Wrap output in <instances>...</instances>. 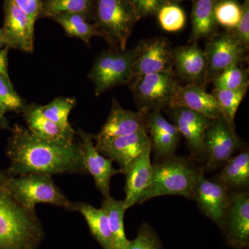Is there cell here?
I'll return each instance as SVG.
<instances>
[{"label": "cell", "instance_id": "cell-8", "mask_svg": "<svg viewBox=\"0 0 249 249\" xmlns=\"http://www.w3.org/2000/svg\"><path fill=\"white\" fill-rule=\"evenodd\" d=\"M204 52L207 62L206 85L229 67L248 60L249 50L241 43L233 30L218 33L208 40Z\"/></svg>", "mask_w": 249, "mask_h": 249}, {"label": "cell", "instance_id": "cell-33", "mask_svg": "<svg viewBox=\"0 0 249 249\" xmlns=\"http://www.w3.org/2000/svg\"><path fill=\"white\" fill-rule=\"evenodd\" d=\"M242 5L235 0H219L214 8V16L218 25L225 30H235L240 22Z\"/></svg>", "mask_w": 249, "mask_h": 249}, {"label": "cell", "instance_id": "cell-22", "mask_svg": "<svg viewBox=\"0 0 249 249\" xmlns=\"http://www.w3.org/2000/svg\"><path fill=\"white\" fill-rule=\"evenodd\" d=\"M23 117L28 129L33 134L46 140L71 142H75L76 131L67 129L42 115L39 105L27 106L23 111Z\"/></svg>", "mask_w": 249, "mask_h": 249}, {"label": "cell", "instance_id": "cell-3", "mask_svg": "<svg viewBox=\"0 0 249 249\" xmlns=\"http://www.w3.org/2000/svg\"><path fill=\"white\" fill-rule=\"evenodd\" d=\"M204 170L191 159L173 155L152 164L151 183L142 203L152 198L178 196L194 199L196 183L204 176Z\"/></svg>", "mask_w": 249, "mask_h": 249}, {"label": "cell", "instance_id": "cell-40", "mask_svg": "<svg viewBox=\"0 0 249 249\" xmlns=\"http://www.w3.org/2000/svg\"><path fill=\"white\" fill-rule=\"evenodd\" d=\"M6 111V108L0 103V128H9V121L5 117Z\"/></svg>", "mask_w": 249, "mask_h": 249}, {"label": "cell", "instance_id": "cell-27", "mask_svg": "<svg viewBox=\"0 0 249 249\" xmlns=\"http://www.w3.org/2000/svg\"><path fill=\"white\" fill-rule=\"evenodd\" d=\"M95 0H44L40 18L61 14H80L93 22Z\"/></svg>", "mask_w": 249, "mask_h": 249}, {"label": "cell", "instance_id": "cell-12", "mask_svg": "<svg viewBox=\"0 0 249 249\" xmlns=\"http://www.w3.org/2000/svg\"><path fill=\"white\" fill-rule=\"evenodd\" d=\"M137 47V56L134 64L132 79L150 73L173 70V48L167 37L142 40Z\"/></svg>", "mask_w": 249, "mask_h": 249}, {"label": "cell", "instance_id": "cell-24", "mask_svg": "<svg viewBox=\"0 0 249 249\" xmlns=\"http://www.w3.org/2000/svg\"><path fill=\"white\" fill-rule=\"evenodd\" d=\"M72 211L80 213L85 218L90 233L103 249H114V241L106 211L87 202H73Z\"/></svg>", "mask_w": 249, "mask_h": 249}, {"label": "cell", "instance_id": "cell-38", "mask_svg": "<svg viewBox=\"0 0 249 249\" xmlns=\"http://www.w3.org/2000/svg\"><path fill=\"white\" fill-rule=\"evenodd\" d=\"M15 3L34 21L40 17L44 0H14Z\"/></svg>", "mask_w": 249, "mask_h": 249}, {"label": "cell", "instance_id": "cell-6", "mask_svg": "<svg viewBox=\"0 0 249 249\" xmlns=\"http://www.w3.org/2000/svg\"><path fill=\"white\" fill-rule=\"evenodd\" d=\"M137 56V46L128 50L109 48L98 54L88 76L94 85L95 96H101L119 85L129 84Z\"/></svg>", "mask_w": 249, "mask_h": 249}, {"label": "cell", "instance_id": "cell-21", "mask_svg": "<svg viewBox=\"0 0 249 249\" xmlns=\"http://www.w3.org/2000/svg\"><path fill=\"white\" fill-rule=\"evenodd\" d=\"M145 114L142 111L124 109L116 98H113L111 111L107 121L99 133L95 136L98 138H111L128 135L146 129Z\"/></svg>", "mask_w": 249, "mask_h": 249}, {"label": "cell", "instance_id": "cell-30", "mask_svg": "<svg viewBox=\"0 0 249 249\" xmlns=\"http://www.w3.org/2000/svg\"><path fill=\"white\" fill-rule=\"evenodd\" d=\"M75 98L58 97L45 106H39L42 115L53 121L60 127L67 129H73L69 122V116L72 109L76 107Z\"/></svg>", "mask_w": 249, "mask_h": 249}, {"label": "cell", "instance_id": "cell-9", "mask_svg": "<svg viewBox=\"0 0 249 249\" xmlns=\"http://www.w3.org/2000/svg\"><path fill=\"white\" fill-rule=\"evenodd\" d=\"M242 146V141L236 134L235 129L222 117L212 120L204 134V147L207 161L203 169H217Z\"/></svg>", "mask_w": 249, "mask_h": 249}, {"label": "cell", "instance_id": "cell-36", "mask_svg": "<svg viewBox=\"0 0 249 249\" xmlns=\"http://www.w3.org/2000/svg\"><path fill=\"white\" fill-rule=\"evenodd\" d=\"M135 8L140 19L142 18L156 16L159 10L168 0H129Z\"/></svg>", "mask_w": 249, "mask_h": 249}, {"label": "cell", "instance_id": "cell-35", "mask_svg": "<svg viewBox=\"0 0 249 249\" xmlns=\"http://www.w3.org/2000/svg\"><path fill=\"white\" fill-rule=\"evenodd\" d=\"M124 249H162V245L155 229L143 223L139 228L137 237L129 240Z\"/></svg>", "mask_w": 249, "mask_h": 249}, {"label": "cell", "instance_id": "cell-28", "mask_svg": "<svg viewBox=\"0 0 249 249\" xmlns=\"http://www.w3.org/2000/svg\"><path fill=\"white\" fill-rule=\"evenodd\" d=\"M101 208L107 214L114 249H124L129 240L124 231V217L126 210L124 200H117L111 196L104 197Z\"/></svg>", "mask_w": 249, "mask_h": 249}, {"label": "cell", "instance_id": "cell-34", "mask_svg": "<svg viewBox=\"0 0 249 249\" xmlns=\"http://www.w3.org/2000/svg\"><path fill=\"white\" fill-rule=\"evenodd\" d=\"M0 103L7 111L16 113L23 112L27 106L15 90L8 73H0Z\"/></svg>", "mask_w": 249, "mask_h": 249}, {"label": "cell", "instance_id": "cell-11", "mask_svg": "<svg viewBox=\"0 0 249 249\" xmlns=\"http://www.w3.org/2000/svg\"><path fill=\"white\" fill-rule=\"evenodd\" d=\"M222 231L227 242L236 249H249V193L247 191L231 193Z\"/></svg>", "mask_w": 249, "mask_h": 249}, {"label": "cell", "instance_id": "cell-2", "mask_svg": "<svg viewBox=\"0 0 249 249\" xmlns=\"http://www.w3.org/2000/svg\"><path fill=\"white\" fill-rule=\"evenodd\" d=\"M8 174L0 170V249H38L45 238L36 212L29 211L6 186Z\"/></svg>", "mask_w": 249, "mask_h": 249}, {"label": "cell", "instance_id": "cell-37", "mask_svg": "<svg viewBox=\"0 0 249 249\" xmlns=\"http://www.w3.org/2000/svg\"><path fill=\"white\" fill-rule=\"evenodd\" d=\"M242 15L240 22L236 28V36L247 50L249 49V0H244L242 5Z\"/></svg>", "mask_w": 249, "mask_h": 249}, {"label": "cell", "instance_id": "cell-20", "mask_svg": "<svg viewBox=\"0 0 249 249\" xmlns=\"http://www.w3.org/2000/svg\"><path fill=\"white\" fill-rule=\"evenodd\" d=\"M182 107L196 111L211 120L222 117L215 99L205 85L178 83L168 108Z\"/></svg>", "mask_w": 249, "mask_h": 249}, {"label": "cell", "instance_id": "cell-31", "mask_svg": "<svg viewBox=\"0 0 249 249\" xmlns=\"http://www.w3.org/2000/svg\"><path fill=\"white\" fill-rule=\"evenodd\" d=\"M211 83L214 89H240L249 88V69H243L240 65H232L224 70Z\"/></svg>", "mask_w": 249, "mask_h": 249}, {"label": "cell", "instance_id": "cell-25", "mask_svg": "<svg viewBox=\"0 0 249 249\" xmlns=\"http://www.w3.org/2000/svg\"><path fill=\"white\" fill-rule=\"evenodd\" d=\"M216 180L229 190H240L249 185V151L248 149L232 156L224 163Z\"/></svg>", "mask_w": 249, "mask_h": 249}, {"label": "cell", "instance_id": "cell-13", "mask_svg": "<svg viewBox=\"0 0 249 249\" xmlns=\"http://www.w3.org/2000/svg\"><path fill=\"white\" fill-rule=\"evenodd\" d=\"M4 31L6 47L27 53L34 49L35 23L14 0H4Z\"/></svg>", "mask_w": 249, "mask_h": 249}, {"label": "cell", "instance_id": "cell-7", "mask_svg": "<svg viewBox=\"0 0 249 249\" xmlns=\"http://www.w3.org/2000/svg\"><path fill=\"white\" fill-rule=\"evenodd\" d=\"M178 83L172 70L133 78L128 85L139 110L147 113L168 108Z\"/></svg>", "mask_w": 249, "mask_h": 249}, {"label": "cell", "instance_id": "cell-1", "mask_svg": "<svg viewBox=\"0 0 249 249\" xmlns=\"http://www.w3.org/2000/svg\"><path fill=\"white\" fill-rule=\"evenodd\" d=\"M6 154L10 177L29 173L87 175L81 142H62L40 138L21 124L11 129Z\"/></svg>", "mask_w": 249, "mask_h": 249}, {"label": "cell", "instance_id": "cell-43", "mask_svg": "<svg viewBox=\"0 0 249 249\" xmlns=\"http://www.w3.org/2000/svg\"><path fill=\"white\" fill-rule=\"evenodd\" d=\"M168 1H169V0H168Z\"/></svg>", "mask_w": 249, "mask_h": 249}, {"label": "cell", "instance_id": "cell-18", "mask_svg": "<svg viewBox=\"0 0 249 249\" xmlns=\"http://www.w3.org/2000/svg\"><path fill=\"white\" fill-rule=\"evenodd\" d=\"M151 152L150 145L123 171L125 175V197L124 202L126 211L134 205L141 204L142 197L150 188L152 174Z\"/></svg>", "mask_w": 249, "mask_h": 249}, {"label": "cell", "instance_id": "cell-15", "mask_svg": "<svg viewBox=\"0 0 249 249\" xmlns=\"http://www.w3.org/2000/svg\"><path fill=\"white\" fill-rule=\"evenodd\" d=\"M230 190L217 180L201 177L195 189L194 199L206 217L222 229L229 201Z\"/></svg>", "mask_w": 249, "mask_h": 249}, {"label": "cell", "instance_id": "cell-19", "mask_svg": "<svg viewBox=\"0 0 249 249\" xmlns=\"http://www.w3.org/2000/svg\"><path fill=\"white\" fill-rule=\"evenodd\" d=\"M145 128L159 160L175 155L181 136L175 124L165 119L161 110L145 114Z\"/></svg>", "mask_w": 249, "mask_h": 249}, {"label": "cell", "instance_id": "cell-16", "mask_svg": "<svg viewBox=\"0 0 249 249\" xmlns=\"http://www.w3.org/2000/svg\"><path fill=\"white\" fill-rule=\"evenodd\" d=\"M173 71L175 78L186 85L206 84L207 62L204 49L197 42L178 46L173 49Z\"/></svg>", "mask_w": 249, "mask_h": 249}, {"label": "cell", "instance_id": "cell-10", "mask_svg": "<svg viewBox=\"0 0 249 249\" xmlns=\"http://www.w3.org/2000/svg\"><path fill=\"white\" fill-rule=\"evenodd\" d=\"M95 147L104 157L115 161L122 172L147 147L152 145L146 129L128 135L111 138H98L93 134Z\"/></svg>", "mask_w": 249, "mask_h": 249}, {"label": "cell", "instance_id": "cell-17", "mask_svg": "<svg viewBox=\"0 0 249 249\" xmlns=\"http://www.w3.org/2000/svg\"><path fill=\"white\" fill-rule=\"evenodd\" d=\"M76 134L81 140L87 172L92 176L96 188L101 192L103 197L110 196L111 178L122 172L114 168L112 160L98 151L93 142V134L80 128L76 131Z\"/></svg>", "mask_w": 249, "mask_h": 249}, {"label": "cell", "instance_id": "cell-32", "mask_svg": "<svg viewBox=\"0 0 249 249\" xmlns=\"http://www.w3.org/2000/svg\"><path fill=\"white\" fill-rule=\"evenodd\" d=\"M156 16L160 27L167 32H178L186 25V15L177 3L168 1L160 8Z\"/></svg>", "mask_w": 249, "mask_h": 249}, {"label": "cell", "instance_id": "cell-4", "mask_svg": "<svg viewBox=\"0 0 249 249\" xmlns=\"http://www.w3.org/2000/svg\"><path fill=\"white\" fill-rule=\"evenodd\" d=\"M140 18L129 0H95L93 23L110 48L125 50Z\"/></svg>", "mask_w": 249, "mask_h": 249}, {"label": "cell", "instance_id": "cell-23", "mask_svg": "<svg viewBox=\"0 0 249 249\" xmlns=\"http://www.w3.org/2000/svg\"><path fill=\"white\" fill-rule=\"evenodd\" d=\"M219 0H192L191 32L188 43L212 38L219 33L214 8Z\"/></svg>", "mask_w": 249, "mask_h": 249}, {"label": "cell", "instance_id": "cell-41", "mask_svg": "<svg viewBox=\"0 0 249 249\" xmlns=\"http://www.w3.org/2000/svg\"><path fill=\"white\" fill-rule=\"evenodd\" d=\"M6 47V42H5L4 31L2 28H0V49Z\"/></svg>", "mask_w": 249, "mask_h": 249}, {"label": "cell", "instance_id": "cell-5", "mask_svg": "<svg viewBox=\"0 0 249 249\" xmlns=\"http://www.w3.org/2000/svg\"><path fill=\"white\" fill-rule=\"evenodd\" d=\"M6 186L15 199L33 212H36L38 204L53 205L70 211L73 209V202L57 186L52 175L29 173L14 178L9 175Z\"/></svg>", "mask_w": 249, "mask_h": 249}, {"label": "cell", "instance_id": "cell-39", "mask_svg": "<svg viewBox=\"0 0 249 249\" xmlns=\"http://www.w3.org/2000/svg\"><path fill=\"white\" fill-rule=\"evenodd\" d=\"M7 47L0 49V73H8V52Z\"/></svg>", "mask_w": 249, "mask_h": 249}, {"label": "cell", "instance_id": "cell-42", "mask_svg": "<svg viewBox=\"0 0 249 249\" xmlns=\"http://www.w3.org/2000/svg\"><path fill=\"white\" fill-rule=\"evenodd\" d=\"M186 1V0H169L170 2L177 3V4H179V3L182 2V1Z\"/></svg>", "mask_w": 249, "mask_h": 249}, {"label": "cell", "instance_id": "cell-29", "mask_svg": "<svg viewBox=\"0 0 249 249\" xmlns=\"http://www.w3.org/2000/svg\"><path fill=\"white\" fill-rule=\"evenodd\" d=\"M248 89L249 88L235 90L213 89L211 91V94L217 103L222 117L232 128L235 129L236 113Z\"/></svg>", "mask_w": 249, "mask_h": 249}, {"label": "cell", "instance_id": "cell-26", "mask_svg": "<svg viewBox=\"0 0 249 249\" xmlns=\"http://www.w3.org/2000/svg\"><path fill=\"white\" fill-rule=\"evenodd\" d=\"M65 30L67 36L76 37L89 45L94 36L101 37L97 28L88 18L80 14H61L51 18Z\"/></svg>", "mask_w": 249, "mask_h": 249}, {"label": "cell", "instance_id": "cell-14", "mask_svg": "<svg viewBox=\"0 0 249 249\" xmlns=\"http://www.w3.org/2000/svg\"><path fill=\"white\" fill-rule=\"evenodd\" d=\"M173 124L181 136L184 137L193 158L205 157L204 138L211 119L196 111L182 107L166 108Z\"/></svg>", "mask_w": 249, "mask_h": 249}]
</instances>
